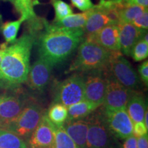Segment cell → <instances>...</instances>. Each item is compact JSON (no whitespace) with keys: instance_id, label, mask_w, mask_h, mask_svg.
Segmentation results:
<instances>
[{"instance_id":"38","label":"cell","mask_w":148,"mask_h":148,"mask_svg":"<svg viewBox=\"0 0 148 148\" xmlns=\"http://www.w3.org/2000/svg\"><path fill=\"white\" fill-rule=\"evenodd\" d=\"M3 1H11V2H12V0H3Z\"/></svg>"},{"instance_id":"9","label":"cell","mask_w":148,"mask_h":148,"mask_svg":"<svg viewBox=\"0 0 148 148\" xmlns=\"http://www.w3.org/2000/svg\"><path fill=\"white\" fill-rule=\"evenodd\" d=\"M136 92L118 82L108 71L106 93L102 106L110 110L125 109L130 99Z\"/></svg>"},{"instance_id":"37","label":"cell","mask_w":148,"mask_h":148,"mask_svg":"<svg viewBox=\"0 0 148 148\" xmlns=\"http://www.w3.org/2000/svg\"><path fill=\"white\" fill-rule=\"evenodd\" d=\"M109 1H112V2H114V3H119L121 2V1H123V0H109Z\"/></svg>"},{"instance_id":"21","label":"cell","mask_w":148,"mask_h":148,"mask_svg":"<svg viewBox=\"0 0 148 148\" xmlns=\"http://www.w3.org/2000/svg\"><path fill=\"white\" fill-rule=\"evenodd\" d=\"M120 7L118 10L117 18L119 23H132V22L138 15L143 13L147 8L140 6V5H129L123 6L121 2Z\"/></svg>"},{"instance_id":"8","label":"cell","mask_w":148,"mask_h":148,"mask_svg":"<svg viewBox=\"0 0 148 148\" xmlns=\"http://www.w3.org/2000/svg\"><path fill=\"white\" fill-rule=\"evenodd\" d=\"M86 100L101 107L104 101L107 86V69L92 70L82 73Z\"/></svg>"},{"instance_id":"5","label":"cell","mask_w":148,"mask_h":148,"mask_svg":"<svg viewBox=\"0 0 148 148\" xmlns=\"http://www.w3.org/2000/svg\"><path fill=\"white\" fill-rule=\"evenodd\" d=\"M45 112L38 103H30L26 104L19 115L6 130L23 140H27L39 123Z\"/></svg>"},{"instance_id":"20","label":"cell","mask_w":148,"mask_h":148,"mask_svg":"<svg viewBox=\"0 0 148 148\" xmlns=\"http://www.w3.org/2000/svg\"><path fill=\"white\" fill-rule=\"evenodd\" d=\"M46 115L56 126H60L66 121L68 116L67 107L58 102H53Z\"/></svg>"},{"instance_id":"39","label":"cell","mask_w":148,"mask_h":148,"mask_svg":"<svg viewBox=\"0 0 148 148\" xmlns=\"http://www.w3.org/2000/svg\"><path fill=\"white\" fill-rule=\"evenodd\" d=\"M27 148H28V147H27Z\"/></svg>"},{"instance_id":"6","label":"cell","mask_w":148,"mask_h":148,"mask_svg":"<svg viewBox=\"0 0 148 148\" xmlns=\"http://www.w3.org/2000/svg\"><path fill=\"white\" fill-rule=\"evenodd\" d=\"M109 73L120 84L136 91L140 87L139 76L132 64L121 52H115L107 67Z\"/></svg>"},{"instance_id":"25","label":"cell","mask_w":148,"mask_h":148,"mask_svg":"<svg viewBox=\"0 0 148 148\" xmlns=\"http://www.w3.org/2000/svg\"><path fill=\"white\" fill-rule=\"evenodd\" d=\"M50 148H78V147L66 132L62 125L56 126L54 140Z\"/></svg>"},{"instance_id":"24","label":"cell","mask_w":148,"mask_h":148,"mask_svg":"<svg viewBox=\"0 0 148 148\" xmlns=\"http://www.w3.org/2000/svg\"><path fill=\"white\" fill-rule=\"evenodd\" d=\"M24 21L23 18L20 17L19 19L13 21H7L1 23L0 31L7 44L13 43L16 40L18 29L20 28L21 23Z\"/></svg>"},{"instance_id":"29","label":"cell","mask_w":148,"mask_h":148,"mask_svg":"<svg viewBox=\"0 0 148 148\" xmlns=\"http://www.w3.org/2000/svg\"><path fill=\"white\" fill-rule=\"evenodd\" d=\"M71 2L73 7L82 12L90 10L94 6L91 0H71Z\"/></svg>"},{"instance_id":"14","label":"cell","mask_w":148,"mask_h":148,"mask_svg":"<svg viewBox=\"0 0 148 148\" xmlns=\"http://www.w3.org/2000/svg\"><path fill=\"white\" fill-rule=\"evenodd\" d=\"M85 39L95 42L110 51L121 52L118 24L107 25L95 34L87 35Z\"/></svg>"},{"instance_id":"10","label":"cell","mask_w":148,"mask_h":148,"mask_svg":"<svg viewBox=\"0 0 148 148\" xmlns=\"http://www.w3.org/2000/svg\"><path fill=\"white\" fill-rule=\"evenodd\" d=\"M101 111L107 125L118 139L124 140L132 135L133 122L125 109L110 110L103 107Z\"/></svg>"},{"instance_id":"19","label":"cell","mask_w":148,"mask_h":148,"mask_svg":"<svg viewBox=\"0 0 148 148\" xmlns=\"http://www.w3.org/2000/svg\"><path fill=\"white\" fill-rule=\"evenodd\" d=\"M92 12V8L81 13L72 14L58 21H53L52 24L57 27L68 29H83L88 16Z\"/></svg>"},{"instance_id":"34","label":"cell","mask_w":148,"mask_h":148,"mask_svg":"<svg viewBox=\"0 0 148 148\" xmlns=\"http://www.w3.org/2000/svg\"><path fill=\"white\" fill-rule=\"evenodd\" d=\"M137 148H148V135L137 138Z\"/></svg>"},{"instance_id":"3","label":"cell","mask_w":148,"mask_h":148,"mask_svg":"<svg viewBox=\"0 0 148 148\" xmlns=\"http://www.w3.org/2000/svg\"><path fill=\"white\" fill-rule=\"evenodd\" d=\"M114 53L95 42L83 40L78 46L76 56L66 73H84L92 70L107 69Z\"/></svg>"},{"instance_id":"12","label":"cell","mask_w":148,"mask_h":148,"mask_svg":"<svg viewBox=\"0 0 148 148\" xmlns=\"http://www.w3.org/2000/svg\"><path fill=\"white\" fill-rule=\"evenodd\" d=\"M25 106V101L18 96L12 95L0 96V129L8 128Z\"/></svg>"},{"instance_id":"15","label":"cell","mask_w":148,"mask_h":148,"mask_svg":"<svg viewBox=\"0 0 148 148\" xmlns=\"http://www.w3.org/2000/svg\"><path fill=\"white\" fill-rule=\"evenodd\" d=\"M120 51L127 56H130L132 47L142 38L147 30L138 29L132 23H119Z\"/></svg>"},{"instance_id":"22","label":"cell","mask_w":148,"mask_h":148,"mask_svg":"<svg viewBox=\"0 0 148 148\" xmlns=\"http://www.w3.org/2000/svg\"><path fill=\"white\" fill-rule=\"evenodd\" d=\"M12 3L24 21H31L37 18L34 9L35 0H12Z\"/></svg>"},{"instance_id":"11","label":"cell","mask_w":148,"mask_h":148,"mask_svg":"<svg viewBox=\"0 0 148 148\" xmlns=\"http://www.w3.org/2000/svg\"><path fill=\"white\" fill-rule=\"evenodd\" d=\"M56 126L49 121L46 112L32 134L27 139L28 148H50L55 136Z\"/></svg>"},{"instance_id":"16","label":"cell","mask_w":148,"mask_h":148,"mask_svg":"<svg viewBox=\"0 0 148 148\" xmlns=\"http://www.w3.org/2000/svg\"><path fill=\"white\" fill-rule=\"evenodd\" d=\"M63 127L66 132L76 144L78 148H86L88 123L86 118L65 121Z\"/></svg>"},{"instance_id":"13","label":"cell","mask_w":148,"mask_h":148,"mask_svg":"<svg viewBox=\"0 0 148 148\" xmlns=\"http://www.w3.org/2000/svg\"><path fill=\"white\" fill-rule=\"evenodd\" d=\"M53 66L47 61L39 58L29 67L26 82L29 88L40 92L49 84Z\"/></svg>"},{"instance_id":"32","label":"cell","mask_w":148,"mask_h":148,"mask_svg":"<svg viewBox=\"0 0 148 148\" xmlns=\"http://www.w3.org/2000/svg\"><path fill=\"white\" fill-rule=\"evenodd\" d=\"M121 3L123 6L129 5H140V6L147 8L148 0H123Z\"/></svg>"},{"instance_id":"7","label":"cell","mask_w":148,"mask_h":148,"mask_svg":"<svg viewBox=\"0 0 148 148\" xmlns=\"http://www.w3.org/2000/svg\"><path fill=\"white\" fill-rule=\"evenodd\" d=\"M85 99L82 74L75 73L62 81L57 86L53 102L69 107Z\"/></svg>"},{"instance_id":"31","label":"cell","mask_w":148,"mask_h":148,"mask_svg":"<svg viewBox=\"0 0 148 148\" xmlns=\"http://www.w3.org/2000/svg\"><path fill=\"white\" fill-rule=\"evenodd\" d=\"M138 73L140 78L145 85L148 84V61L145 60L138 66Z\"/></svg>"},{"instance_id":"2","label":"cell","mask_w":148,"mask_h":148,"mask_svg":"<svg viewBox=\"0 0 148 148\" xmlns=\"http://www.w3.org/2000/svg\"><path fill=\"white\" fill-rule=\"evenodd\" d=\"M36 37L25 33L5 47L0 62V86L14 87L26 82L29 70V57Z\"/></svg>"},{"instance_id":"27","label":"cell","mask_w":148,"mask_h":148,"mask_svg":"<svg viewBox=\"0 0 148 148\" xmlns=\"http://www.w3.org/2000/svg\"><path fill=\"white\" fill-rule=\"evenodd\" d=\"M130 56L136 62L145 60L148 56V42L141 39L138 40L132 47Z\"/></svg>"},{"instance_id":"18","label":"cell","mask_w":148,"mask_h":148,"mask_svg":"<svg viewBox=\"0 0 148 148\" xmlns=\"http://www.w3.org/2000/svg\"><path fill=\"white\" fill-rule=\"evenodd\" d=\"M99 108L96 105L86 99L67 107L68 116L66 121L84 119Z\"/></svg>"},{"instance_id":"17","label":"cell","mask_w":148,"mask_h":148,"mask_svg":"<svg viewBox=\"0 0 148 148\" xmlns=\"http://www.w3.org/2000/svg\"><path fill=\"white\" fill-rule=\"evenodd\" d=\"M147 109L144 97L137 91L131 97L125 108L133 123L143 121Z\"/></svg>"},{"instance_id":"35","label":"cell","mask_w":148,"mask_h":148,"mask_svg":"<svg viewBox=\"0 0 148 148\" xmlns=\"http://www.w3.org/2000/svg\"><path fill=\"white\" fill-rule=\"evenodd\" d=\"M6 47H7V43H5V44H3V45L1 46V48H0V62H1V59L3 58L5 49Z\"/></svg>"},{"instance_id":"30","label":"cell","mask_w":148,"mask_h":148,"mask_svg":"<svg viewBox=\"0 0 148 148\" xmlns=\"http://www.w3.org/2000/svg\"><path fill=\"white\" fill-rule=\"evenodd\" d=\"M147 132L148 129L145 127L143 121L136 122V123H133L132 135H134L135 137L138 138L142 136H144V135L147 134Z\"/></svg>"},{"instance_id":"26","label":"cell","mask_w":148,"mask_h":148,"mask_svg":"<svg viewBox=\"0 0 148 148\" xmlns=\"http://www.w3.org/2000/svg\"><path fill=\"white\" fill-rule=\"evenodd\" d=\"M55 11V18L53 21H58L62 18L73 14V10L70 5L62 0H50Z\"/></svg>"},{"instance_id":"33","label":"cell","mask_w":148,"mask_h":148,"mask_svg":"<svg viewBox=\"0 0 148 148\" xmlns=\"http://www.w3.org/2000/svg\"><path fill=\"white\" fill-rule=\"evenodd\" d=\"M121 148H137V138L134 135H131L124 139Z\"/></svg>"},{"instance_id":"36","label":"cell","mask_w":148,"mask_h":148,"mask_svg":"<svg viewBox=\"0 0 148 148\" xmlns=\"http://www.w3.org/2000/svg\"><path fill=\"white\" fill-rule=\"evenodd\" d=\"M147 117H148V111H147V110H146V111H145V115H144L143 122L144 124H145V127H147V128L148 129V121H147Z\"/></svg>"},{"instance_id":"23","label":"cell","mask_w":148,"mask_h":148,"mask_svg":"<svg viewBox=\"0 0 148 148\" xmlns=\"http://www.w3.org/2000/svg\"><path fill=\"white\" fill-rule=\"evenodd\" d=\"M0 148H27L24 140L7 130L0 129Z\"/></svg>"},{"instance_id":"1","label":"cell","mask_w":148,"mask_h":148,"mask_svg":"<svg viewBox=\"0 0 148 148\" xmlns=\"http://www.w3.org/2000/svg\"><path fill=\"white\" fill-rule=\"evenodd\" d=\"M42 29L38 37L39 58L52 66L65 60L84 40L83 29L57 27L45 20Z\"/></svg>"},{"instance_id":"28","label":"cell","mask_w":148,"mask_h":148,"mask_svg":"<svg viewBox=\"0 0 148 148\" xmlns=\"http://www.w3.org/2000/svg\"><path fill=\"white\" fill-rule=\"evenodd\" d=\"M132 24L138 29L147 30L148 28V10L144 11L132 22Z\"/></svg>"},{"instance_id":"4","label":"cell","mask_w":148,"mask_h":148,"mask_svg":"<svg viewBox=\"0 0 148 148\" xmlns=\"http://www.w3.org/2000/svg\"><path fill=\"white\" fill-rule=\"evenodd\" d=\"M96 110L86 117L88 123L86 148H121L107 125L101 109Z\"/></svg>"}]
</instances>
